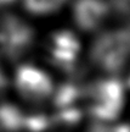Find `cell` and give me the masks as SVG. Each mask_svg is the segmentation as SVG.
<instances>
[{"mask_svg": "<svg viewBox=\"0 0 130 132\" xmlns=\"http://www.w3.org/2000/svg\"><path fill=\"white\" fill-rule=\"evenodd\" d=\"M84 98L94 120L111 122L121 115L124 106V88L117 78L100 80L85 87Z\"/></svg>", "mask_w": 130, "mask_h": 132, "instance_id": "1", "label": "cell"}, {"mask_svg": "<svg viewBox=\"0 0 130 132\" xmlns=\"http://www.w3.org/2000/svg\"><path fill=\"white\" fill-rule=\"evenodd\" d=\"M90 57L94 65L108 73L121 72L130 57V31L102 34L93 44Z\"/></svg>", "mask_w": 130, "mask_h": 132, "instance_id": "2", "label": "cell"}, {"mask_svg": "<svg viewBox=\"0 0 130 132\" xmlns=\"http://www.w3.org/2000/svg\"><path fill=\"white\" fill-rule=\"evenodd\" d=\"M15 87L28 102H43L54 93L51 77L34 65H21L15 73Z\"/></svg>", "mask_w": 130, "mask_h": 132, "instance_id": "3", "label": "cell"}, {"mask_svg": "<svg viewBox=\"0 0 130 132\" xmlns=\"http://www.w3.org/2000/svg\"><path fill=\"white\" fill-rule=\"evenodd\" d=\"M33 31L17 20L9 19L0 26V52L10 60H16L31 48Z\"/></svg>", "mask_w": 130, "mask_h": 132, "instance_id": "4", "label": "cell"}, {"mask_svg": "<svg viewBox=\"0 0 130 132\" xmlns=\"http://www.w3.org/2000/svg\"><path fill=\"white\" fill-rule=\"evenodd\" d=\"M80 52V42L73 33L57 32L49 44V57L51 65L58 70L72 73L77 67V57Z\"/></svg>", "mask_w": 130, "mask_h": 132, "instance_id": "5", "label": "cell"}, {"mask_svg": "<svg viewBox=\"0 0 130 132\" xmlns=\"http://www.w3.org/2000/svg\"><path fill=\"white\" fill-rule=\"evenodd\" d=\"M84 92L85 87H82L78 82H67L58 86L55 93H52L54 98V105L57 110L75 106L80 102V99H84Z\"/></svg>", "mask_w": 130, "mask_h": 132, "instance_id": "6", "label": "cell"}, {"mask_svg": "<svg viewBox=\"0 0 130 132\" xmlns=\"http://www.w3.org/2000/svg\"><path fill=\"white\" fill-rule=\"evenodd\" d=\"M22 110L11 103L0 104V132H19L24 128Z\"/></svg>", "mask_w": 130, "mask_h": 132, "instance_id": "7", "label": "cell"}, {"mask_svg": "<svg viewBox=\"0 0 130 132\" xmlns=\"http://www.w3.org/2000/svg\"><path fill=\"white\" fill-rule=\"evenodd\" d=\"M105 7L97 3H90V4H83L77 10V22L79 27H82L85 31H90L97 27V24L101 22L102 17L105 16Z\"/></svg>", "mask_w": 130, "mask_h": 132, "instance_id": "8", "label": "cell"}, {"mask_svg": "<svg viewBox=\"0 0 130 132\" xmlns=\"http://www.w3.org/2000/svg\"><path fill=\"white\" fill-rule=\"evenodd\" d=\"M54 125V120L44 113H35L24 116V128L29 132H44Z\"/></svg>", "mask_w": 130, "mask_h": 132, "instance_id": "9", "label": "cell"}, {"mask_svg": "<svg viewBox=\"0 0 130 132\" xmlns=\"http://www.w3.org/2000/svg\"><path fill=\"white\" fill-rule=\"evenodd\" d=\"M82 118H83V111L77 106H71V108L58 109L57 113L52 116V120L56 125L74 126L80 122Z\"/></svg>", "mask_w": 130, "mask_h": 132, "instance_id": "10", "label": "cell"}, {"mask_svg": "<svg viewBox=\"0 0 130 132\" xmlns=\"http://www.w3.org/2000/svg\"><path fill=\"white\" fill-rule=\"evenodd\" d=\"M6 85H7V81H6V77H5L4 72L1 70V67H0V93L3 92V90L6 88Z\"/></svg>", "mask_w": 130, "mask_h": 132, "instance_id": "11", "label": "cell"}, {"mask_svg": "<svg viewBox=\"0 0 130 132\" xmlns=\"http://www.w3.org/2000/svg\"><path fill=\"white\" fill-rule=\"evenodd\" d=\"M129 86H130V78H129Z\"/></svg>", "mask_w": 130, "mask_h": 132, "instance_id": "12", "label": "cell"}]
</instances>
